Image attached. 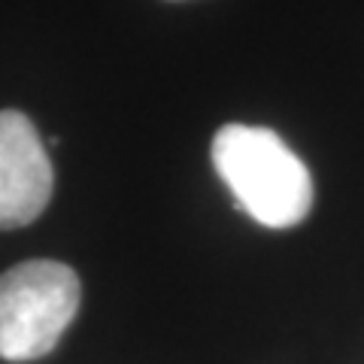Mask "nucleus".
Wrapping results in <instances>:
<instances>
[{"instance_id":"1","label":"nucleus","mask_w":364,"mask_h":364,"mask_svg":"<svg viewBox=\"0 0 364 364\" xmlns=\"http://www.w3.org/2000/svg\"><path fill=\"white\" fill-rule=\"evenodd\" d=\"M213 164L237 203L267 228L298 225L313 207L310 170L270 128H219L213 136Z\"/></svg>"},{"instance_id":"2","label":"nucleus","mask_w":364,"mask_h":364,"mask_svg":"<svg viewBox=\"0 0 364 364\" xmlns=\"http://www.w3.org/2000/svg\"><path fill=\"white\" fill-rule=\"evenodd\" d=\"M82 286L73 267L37 258L0 273V358L33 361L58 346L76 318Z\"/></svg>"},{"instance_id":"3","label":"nucleus","mask_w":364,"mask_h":364,"mask_svg":"<svg viewBox=\"0 0 364 364\" xmlns=\"http://www.w3.org/2000/svg\"><path fill=\"white\" fill-rule=\"evenodd\" d=\"M52 161L33 122L18 109L0 112V231L25 228L52 198Z\"/></svg>"}]
</instances>
